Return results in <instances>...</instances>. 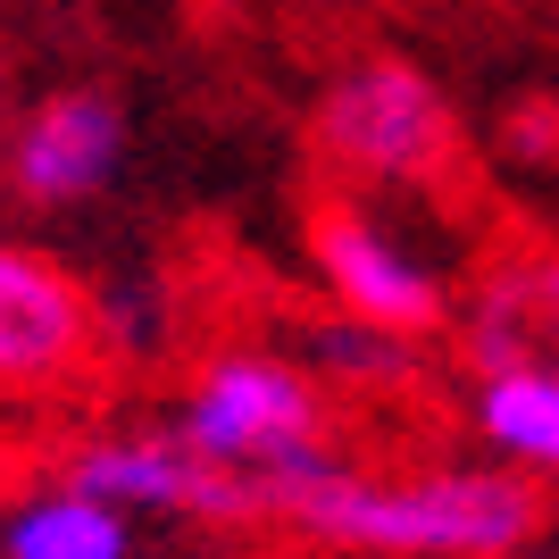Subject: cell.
I'll use <instances>...</instances> for the list:
<instances>
[{
  "label": "cell",
  "mask_w": 559,
  "mask_h": 559,
  "mask_svg": "<svg viewBox=\"0 0 559 559\" xmlns=\"http://www.w3.org/2000/svg\"><path fill=\"white\" fill-rule=\"evenodd\" d=\"M460 418L476 435V460L559 485V350H526L510 368L460 376Z\"/></svg>",
  "instance_id": "obj_8"
},
{
  "label": "cell",
  "mask_w": 559,
  "mask_h": 559,
  "mask_svg": "<svg viewBox=\"0 0 559 559\" xmlns=\"http://www.w3.org/2000/svg\"><path fill=\"white\" fill-rule=\"evenodd\" d=\"M167 426L185 435L201 460L251 476L259 501H267V526H276L284 492L309 485L318 467L350 460L343 426H334V393L326 376L309 368L301 350L284 343H217L201 350L167 401Z\"/></svg>",
  "instance_id": "obj_2"
},
{
  "label": "cell",
  "mask_w": 559,
  "mask_h": 559,
  "mask_svg": "<svg viewBox=\"0 0 559 559\" xmlns=\"http://www.w3.org/2000/svg\"><path fill=\"white\" fill-rule=\"evenodd\" d=\"M93 318H100V359L117 368H151L176 350V326H185V301H176V284L134 259V267H109L93 276Z\"/></svg>",
  "instance_id": "obj_11"
},
{
  "label": "cell",
  "mask_w": 559,
  "mask_h": 559,
  "mask_svg": "<svg viewBox=\"0 0 559 559\" xmlns=\"http://www.w3.org/2000/svg\"><path fill=\"white\" fill-rule=\"evenodd\" d=\"M100 368L93 276L0 226V401H68Z\"/></svg>",
  "instance_id": "obj_7"
},
{
  "label": "cell",
  "mask_w": 559,
  "mask_h": 559,
  "mask_svg": "<svg viewBox=\"0 0 559 559\" xmlns=\"http://www.w3.org/2000/svg\"><path fill=\"white\" fill-rule=\"evenodd\" d=\"M518 559H551V551H518Z\"/></svg>",
  "instance_id": "obj_15"
},
{
  "label": "cell",
  "mask_w": 559,
  "mask_h": 559,
  "mask_svg": "<svg viewBox=\"0 0 559 559\" xmlns=\"http://www.w3.org/2000/svg\"><path fill=\"white\" fill-rule=\"evenodd\" d=\"M309 142L359 192H418L435 176H451V159H460V109L418 59L359 50L318 84Z\"/></svg>",
  "instance_id": "obj_3"
},
{
  "label": "cell",
  "mask_w": 559,
  "mask_h": 559,
  "mask_svg": "<svg viewBox=\"0 0 559 559\" xmlns=\"http://www.w3.org/2000/svg\"><path fill=\"white\" fill-rule=\"evenodd\" d=\"M0 126H9V43H0Z\"/></svg>",
  "instance_id": "obj_13"
},
{
  "label": "cell",
  "mask_w": 559,
  "mask_h": 559,
  "mask_svg": "<svg viewBox=\"0 0 559 559\" xmlns=\"http://www.w3.org/2000/svg\"><path fill=\"white\" fill-rule=\"evenodd\" d=\"M309 276L334 301V318H359V326L401 334V343H435L460 318L443 259L368 201H326L309 217Z\"/></svg>",
  "instance_id": "obj_6"
},
{
  "label": "cell",
  "mask_w": 559,
  "mask_h": 559,
  "mask_svg": "<svg viewBox=\"0 0 559 559\" xmlns=\"http://www.w3.org/2000/svg\"><path fill=\"white\" fill-rule=\"evenodd\" d=\"M551 318H559V267H551Z\"/></svg>",
  "instance_id": "obj_14"
},
{
  "label": "cell",
  "mask_w": 559,
  "mask_h": 559,
  "mask_svg": "<svg viewBox=\"0 0 559 559\" xmlns=\"http://www.w3.org/2000/svg\"><path fill=\"white\" fill-rule=\"evenodd\" d=\"M543 485L501 460L359 467L334 460L284 492L276 526L334 559H518L543 535Z\"/></svg>",
  "instance_id": "obj_1"
},
{
  "label": "cell",
  "mask_w": 559,
  "mask_h": 559,
  "mask_svg": "<svg viewBox=\"0 0 559 559\" xmlns=\"http://www.w3.org/2000/svg\"><path fill=\"white\" fill-rule=\"evenodd\" d=\"M50 476L84 485L93 501L142 526H267L251 476L201 460L167 418H100L50 443Z\"/></svg>",
  "instance_id": "obj_4"
},
{
  "label": "cell",
  "mask_w": 559,
  "mask_h": 559,
  "mask_svg": "<svg viewBox=\"0 0 559 559\" xmlns=\"http://www.w3.org/2000/svg\"><path fill=\"white\" fill-rule=\"evenodd\" d=\"M0 559H142V518L43 467L0 501Z\"/></svg>",
  "instance_id": "obj_9"
},
{
  "label": "cell",
  "mask_w": 559,
  "mask_h": 559,
  "mask_svg": "<svg viewBox=\"0 0 559 559\" xmlns=\"http://www.w3.org/2000/svg\"><path fill=\"white\" fill-rule=\"evenodd\" d=\"M134 159V117L109 84H50L0 126V201L17 217L100 210Z\"/></svg>",
  "instance_id": "obj_5"
},
{
  "label": "cell",
  "mask_w": 559,
  "mask_h": 559,
  "mask_svg": "<svg viewBox=\"0 0 559 559\" xmlns=\"http://www.w3.org/2000/svg\"><path fill=\"white\" fill-rule=\"evenodd\" d=\"M0 210H9V201H0Z\"/></svg>",
  "instance_id": "obj_16"
},
{
  "label": "cell",
  "mask_w": 559,
  "mask_h": 559,
  "mask_svg": "<svg viewBox=\"0 0 559 559\" xmlns=\"http://www.w3.org/2000/svg\"><path fill=\"white\" fill-rule=\"evenodd\" d=\"M551 276L535 267H492V276L467 284L460 318H451V350H460V376L476 368H510L526 350H551Z\"/></svg>",
  "instance_id": "obj_10"
},
{
  "label": "cell",
  "mask_w": 559,
  "mask_h": 559,
  "mask_svg": "<svg viewBox=\"0 0 559 559\" xmlns=\"http://www.w3.org/2000/svg\"><path fill=\"white\" fill-rule=\"evenodd\" d=\"M301 359L326 376L334 401H393L401 384H418L426 343H401V334H376L359 318H334V326H309Z\"/></svg>",
  "instance_id": "obj_12"
}]
</instances>
